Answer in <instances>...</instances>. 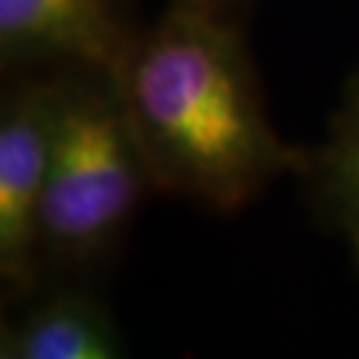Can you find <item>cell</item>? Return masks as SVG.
Listing matches in <instances>:
<instances>
[{
  "label": "cell",
  "mask_w": 359,
  "mask_h": 359,
  "mask_svg": "<svg viewBox=\"0 0 359 359\" xmlns=\"http://www.w3.org/2000/svg\"><path fill=\"white\" fill-rule=\"evenodd\" d=\"M115 83L154 189L234 213L306 154L274 130L237 16L168 6Z\"/></svg>",
  "instance_id": "1"
},
{
  "label": "cell",
  "mask_w": 359,
  "mask_h": 359,
  "mask_svg": "<svg viewBox=\"0 0 359 359\" xmlns=\"http://www.w3.org/2000/svg\"><path fill=\"white\" fill-rule=\"evenodd\" d=\"M56 123L43 203V266L112 253L154 189L115 75H56Z\"/></svg>",
  "instance_id": "2"
},
{
  "label": "cell",
  "mask_w": 359,
  "mask_h": 359,
  "mask_svg": "<svg viewBox=\"0 0 359 359\" xmlns=\"http://www.w3.org/2000/svg\"><path fill=\"white\" fill-rule=\"evenodd\" d=\"M56 75H8L0 99V280L27 293L43 269V203L56 123Z\"/></svg>",
  "instance_id": "3"
},
{
  "label": "cell",
  "mask_w": 359,
  "mask_h": 359,
  "mask_svg": "<svg viewBox=\"0 0 359 359\" xmlns=\"http://www.w3.org/2000/svg\"><path fill=\"white\" fill-rule=\"evenodd\" d=\"M133 0H0L8 75H115L142 32Z\"/></svg>",
  "instance_id": "4"
},
{
  "label": "cell",
  "mask_w": 359,
  "mask_h": 359,
  "mask_svg": "<svg viewBox=\"0 0 359 359\" xmlns=\"http://www.w3.org/2000/svg\"><path fill=\"white\" fill-rule=\"evenodd\" d=\"M22 359H123L117 330L96 301L53 295L19 327H6Z\"/></svg>",
  "instance_id": "5"
},
{
  "label": "cell",
  "mask_w": 359,
  "mask_h": 359,
  "mask_svg": "<svg viewBox=\"0 0 359 359\" xmlns=\"http://www.w3.org/2000/svg\"><path fill=\"white\" fill-rule=\"evenodd\" d=\"M322 216L359 261V75L351 80L330 133L304 168Z\"/></svg>",
  "instance_id": "6"
},
{
  "label": "cell",
  "mask_w": 359,
  "mask_h": 359,
  "mask_svg": "<svg viewBox=\"0 0 359 359\" xmlns=\"http://www.w3.org/2000/svg\"><path fill=\"white\" fill-rule=\"evenodd\" d=\"M168 6H184V8H197V11L237 16V11L245 6V0H168Z\"/></svg>",
  "instance_id": "7"
},
{
  "label": "cell",
  "mask_w": 359,
  "mask_h": 359,
  "mask_svg": "<svg viewBox=\"0 0 359 359\" xmlns=\"http://www.w3.org/2000/svg\"><path fill=\"white\" fill-rule=\"evenodd\" d=\"M0 359H22L19 348L13 344L11 333H8L6 327H3V338H0Z\"/></svg>",
  "instance_id": "8"
}]
</instances>
